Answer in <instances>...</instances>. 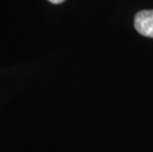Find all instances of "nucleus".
I'll use <instances>...</instances> for the list:
<instances>
[{
	"instance_id": "f257e3e1",
	"label": "nucleus",
	"mask_w": 153,
	"mask_h": 152,
	"mask_svg": "<svg viewBox=\"0 0 153 152\" xmlns=\"http://www.w3.org/2000/svg\"><path fill=\"white\" fill-rule=\"evenodd\" d=\"M134 27L139 34L153 38V10L137 13L134 18Z\"/></svg>"
},
{
	"instance_id": "f03ea898",
	"label": "nucleus",
	"mask_w": 153,
	"mask_h": 152,
	"mask_svg": "<svg viewBox=\"0 0 153 152\" xmlns=\"http://www.w3.org/2000/svg\"><path fill=\"white\" fill-rule=\"evenodd\" d=\"M48 1L51 2V3H53V4H59V3L63 2L64 0H48Z\"/></svg>"
}]
</instances>
